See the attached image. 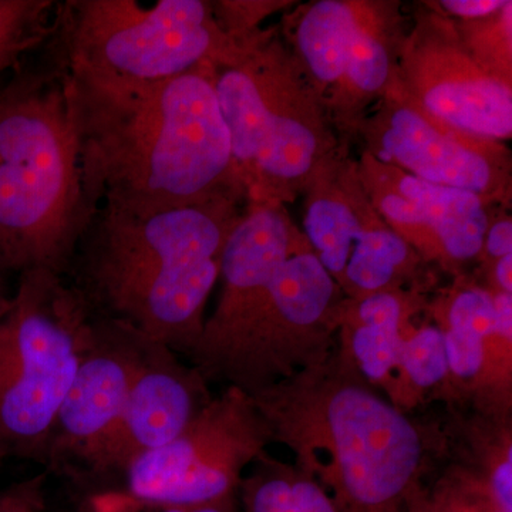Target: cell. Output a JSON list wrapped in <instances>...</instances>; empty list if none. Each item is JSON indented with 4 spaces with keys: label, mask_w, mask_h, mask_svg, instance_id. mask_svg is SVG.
<instances>
[{
    "label": "cell",
    "mask_w": 512,
    "mask_h": 512,
    "mask_svg": "<svg viewBox=\"0 0 512 512\" xmlns=\"http://www.w3.org/2000/svg\"><path fill=\"white\" fill-rule=\"evenodd\" d=\"M62 62L92 214L103 202L150 211L224 197L248 200L215 90V66L143 82Z\"/></svg>",
    "instance_id": "obj_1"
},
{
    "label": "cell",
    "mask_w": 512,
    "mask_h": 512,
    "mask_svg": "<svg viewBox=\"0 0 512 512\" xmlns=\"http://www.w3.org/2000/svg\"><path fill=\"white\" fill-rule=\"evenodd\" d=\"M241 198L131 210L103 202L77 242L64 278L94 318L114 320L187 359L220 281Z\"/></svg>",
    "instance_id": "obj_2"
},
{
    "label": "cell",
    "mask_w": 512,
    "mask_h": 512,
    "mask_svg": "<svg viewBox=\"0 0 512 512\" xmlns=\"http://www.w3.org/2000/svg\"><path fill=\"white\" fill-rule=\"evenodd\" d=\"M251 397V396H249ZM271 433L338 512H407L444 434L376 390L336 342L325 362L252 397Z\"/></svg>",
    "instance_id": "obj_3"
},
{
    "label": "cell",
    "mask_w": 512,
    "mask_h": 512,
    "mask_svg": "<svg viewBox=\"0 0 512 512\" xmlns=\"http://www.w3.org/2000/svg\"><path fill=\"white\" fill-rule=\"evenodd\" d=\"M92 217L63 62L46 42L43 63L0 92V268L64 276Z\"/></svg>",
    "instance_id": "obj_4"
},
{
    "label": "cell",
    "mask_w": 512,
    "mask_h": 512,
    "mask_svg": "<svg viewBox=\"0 0 512 512\" xmlns=\"http://www.w3.org/2000/svg\"><path fill=\"white\" fill-rule=\"evenodd\" d=\"M215 90L248 201H281L335 157L328 113L276 40L255 33L215 66Z\"/></svg>",
    "instance_id": "obj_5"
},
{
    "label": "cell",
    "mask_w": 512,
    "mask_h": 512,
    "mask_svg": "<svg viewBox=\"0 0 512 512\" xmlns=\"http://www.w3.org/2000/svg\"><path fill=\"white\" fill-rule=\"evenodd\" d=\"M92 330V312L63 275L49 269L19 274L0 311V460L43 467Z\"/></svg>",
    "instance_id": "obj_6"
},
{
    "label": "cell",
    "mask_w": 512,
    "mask_h": 512,
    "mask_svg": "<svg viewBox=\"0 0 512 512\" xmlns=\"http://www.w3.org/2000/svg\"><path fill=\"white\" fill-rule=\"evenodd\" d=\"M249 37L228 35L204 0H66L49 43L67 64L156 82L228 63Z\"/></svg>",
    "instance_id": "obj_7"
},
{
    "label": "cell",
    "mask_w": 512,
    "mask_h": 512,
    "mask_svg": "<svg viewBox=\"0 0 512 512\" xmlns=\"http://www.w3.org/2000/svg\"><path fill=\"white\" fill-rule=\"evenodd\" d=\"M345 301L303 238L210 384L254 397L325 362L338 339Z\"/></svg>",
    "instance_id": "obj_8"
},
{
    "label": "cell",
    "mask_w": 512,
    "mask_h": 512,
    "mask_svg": "<svg viewBox=\"0 0 512 512\" xmlns=\"http://www.w3.org/2000/svg\"><path fill=\"white\" fill-rule=\"evenodd\" d=\"M271 443L252 397L224 387L174 440L136 458L116 488L151 504L194 505L235 497L248 468Z\"/></svg>",
    "instance_id": "obj_9"
},
{
    "label": "cell",
    "mask_w": 512,
    "mask_h": 512,
    "mask_svg": "<svg viewBox=\"0 0 512 512\" xmlns=\"http://www.w3.org/2000/svg\"><path fill=\"white\" fill-rule=\"evenodd\" d=\"M393 6L319 0L293 22L296 62L328 116L359 124L396 83L403 40Z\"/></svg>",
    "instance_id": "obj_10"
},
{
    "label": "cell",
    "mask_w": 512,
    "mask_h": 512,
    "mask_svg": "<svg viewBox=\"0 0 512 512\" xmlns=\"http://www.w3.org/2000/svg\"><path fill=\"white\" fill-rule=\"evenodd\" d=\"M306 190L303 234L343 295L360 301L403 289L417 252L376 210L356 165L330 158Z\"/></svg>",
    "instance_id": "obj_11"
},
{
    "label": "cell",
    "mask_w": 512,
    "mask_h": 512,
    "mask_svg": "<svg viewBox=\"0 0 512 512\" xmlns=\"http://www.w3.org/2000/svg\"><path fill=\"white\" fill-rule=\"evenodd\" d=\"M396 89L444 126L488 140L512 136L511 80L478 62L461 33L439 16L403 40Z\"/></svg>",
    "instance_id": "obj_12"
},
{
    "label": "cell",
    "mask_w": 512,
    "mask_h": 512,
    "mask_svg": "<svg viewBox=\"0 0 512 512\" xmlns=\"http://www.w3.org/2000/svg\"><path fill=\"white\" fill-rule=\"evenodd\" d=\"M147 336L114 320L94 318L72 386L47 441L43 468L82 490L104 441L116 429L143 357Z\"/></svg>",
    "instance_id": "obj_13"
},
{
    "label": "cell",
    "mask_w": 512,
    "mask_h": 512,
    "mask_svg": "<svg viewBox=\"0 0 512 512\" xmlns=\"http://www.w3.org/2000/svg\"><path fill=\"white\" fill-rule=\"evenodd\" d=\"M370 156L429 183L460 188L483 200L507 188V154L494 140L460 133L431 119L393 86L362 121Z\"/></svg>",
    "instance_id": "obj_14"
},
{
    "label": "cell",
    "mask_w": 512,
    "mask_h": 512,
    "mask_svg": "<svg viewBox=\"0 0 512 512\" xmlns=\"http://www.w3.org/2000/svg\"><path fill=\"white\" fill-rule=\"evenodd\" d=\"M303 238L279 202L249 201L222 252L220 298L187 357L208 383Z\"/></svg>",
    "instance_id": "obj_15"
},
{
    "label": "cell",
    "mask_w": 512,
    "mask_h": 512,
    "mask_svg": "<svg viewBox=\"0 0 512 512\" xmlns=\"http://www.w3.org/2000/svg\"><path fill=\"white\" fill-rule=\"evenodd\" d=\"M210 386L183 356L146 338L123 414L83 493L113 487L136 458L174 440L214 399Z\"/></svg>",
    "instance_id": "obj_16"
},
{
    "label": "cell",
    "mask_w": 512,
    "mask_h": 512,
    "mask_svg": "<svg viewBox=\"0 0 512 512\" xmlns=\"http://www.w3.org/2000/svg\"><path fill=\"white\" fill-rule=\"evenodd\" d=\"M356 170L376 210L414 251L447 268L483 254L490 218L480 195L420 180L367 153Z\"/></svg>",
    "instance_id": "obj_17"
},
{
    "label": "cell",
    "mask_w": 512,
    "mask_h": 512,
    "mask_svg": "<svg viewBox=\"0 0 512 512\" xmlns=\"http://www.w3.org/2000/svg\"><path fill=\"white\" fill-rule=\"evenodd\" d=\"M434 315L446 345L443 399L468 403L487 416L511 417L512 332L498 328L494 292L461 286Z\"/></svg>",
    "instance_id": "obj_18"
},
{
    "label": "cell",
    "mask_w": 512,
    "mask_h": 512,
    "mask_svg": "<svg viewBox=\"0 0 512 512\" xmlns=\"http://www.w3.org/2000/svg\"><path fill=\"white\" fill-rule=\"evenodd\" d=\"M419 303L404 289L373 293L360 301L346 298L336 339L360 375L407 414L420 407L403 369L404 342Z\"/></svg>",
    "instance_id": "obj_19"
},
{
    "label": "cell",
    "mask_w": 512,
    "mask_h": 512,
    "mask_svg": "<svg viewBox=\"0 0 512 512\" xmlns=\"http://www.w3.org/2000/svg\"><path fill=\"white\" fill-rule=\"evenodd\" d=\"M238 501L242 512H338L318 481L268 451L248 468Z\"/></svg>",
    "instance_id": "obj_20"
},
{
    "label": "cell",
    "mask_w": 512,
    "mask_h": 512,
    "mask_svg": "<svg viewBox=\"0 0 512 512\" xmlns=\"http://www.w3.org/2000/svg\"><path fill=\"white\" fill-rule=\"evenodd\" d=\"M407 512H511L495 497L488 478L474 468L450 464L443 476L427 487L423 483L407 500Z\"/></svg>",
    "instance_id": "obj_21"
},
{
    "label": "cell",
    "mask_w": 512,
    "mask_h": 512,
    "mask_svg": "<svg viewBox=\"0 0 512 512\" xmlns=\"http://www.w3.org/2000/svg\"><path fill=\"white\" fill-rule=\"evenodd\" d=\"M56 6L53 0H0V77L47 42Z\"/></svg>",
    "instance_id": "obj_22"
},
{
    "label": "cell",
    "mask_w": 512,
    "mask_h": 512,
    "mask_svg": "<svg viewBox=\"0 0 512 512\" xmlns=\"http://www.w3.org/2000/svg\"><path fill=\"white\" fill-rule=\"evenodd\" d=\"M403 369L420 406L443 399L448 365L439 326L413 325L404 342Z\"/></svg>",
    "instance_id": "obj_23"
},
{
    "label": "cell",
    "mask_w": 512,
    "mask_h": 512,
    "mask_svg": "<svg viewBox=\"0 0 512 512\" xmlns=\"http://www.w3.org/2000/svg\"><path fill=\"white\" fill-rule=\"evenodd\" d=\"M46 471L0 488V512H45Z\"/></svg>",
    "instance_id": "obj_24"
},
{
    "label": "cell",
    "mask_w": 512,
    "mask_h": 512,
    "mask_svg": "<svg viewBox=\"0 0 512 512\" xmlns=\"http://www.w3.org/2000/svg\"><path fill=\"white\" fill-rule=\"evenodd\" d=\"M117 490H119L121 501H123L127 512H242L239 507L238 495L220 501H212V503L167 505L143 503V501L134 500L120 488Z\"/></svg>",
    "instance_id": "obj_25"
},
{
    "label": "cell",
    "mask_w": 512,
    "mask_h": 512,
    "mask_svg": "<svg viewBox=\"0 0 512 512\" xmlns=\"http://www.w3.org/2000/svg\"><path fill=\"white\" fill-rule=\"evenodd\" d=\"M508 0H444L440 8L456 18L480 20L490 18L507 5Z\"/></svg>",
    "instance_id": "obj_26"
},
{
    "label": "cell",
    "mask_w": 512,
    "mask_h": 512,
    "mask_svg": "<svg viewBox=\"0 0 512 512\" xmlns=\"http://www.w3.org/2000/svg\"><path fill=\"white\" fill-rule=\"evenodd\" d=\"M485 254L491 261L512 255V222L510 218L490 224L485 234Z\"/></svg>",
    "instance_id": "obj_27"
},
{
    "label": "cell",
    "mask_w": 512,
    "mask_h": 512,
    "mask_svg": "<svg viewBox=\"0 0 512 512\" xmlns=\"http://www.w3.org/2000/svg\"><path fill=\"white\" fill-rule=\"evenodd\" d=\"M76 512H127L117 488L87 491L80 497Z\"/></svg>",
    "instance_id": "obj_28"
},
{
    "label": "cell",
    "mask_w": 512,
    "mask_h": 512,
    "mask_svg": "<svg viewBox=\"0 0 512 512\" xmlns=\"http://www.w3.org/2000/svg\"><path fill=\"white\" fill-rule=\"evenodd\" d=\"M493 281L491 291L512 293V255L494 261Z\"/></svg>",
    "instance_id": "obj_29"
},
{
    "label": "cell",
    "mask_w": 512,
    "mask_h": 512,
    "mask_svg": "<svg viewBox=\"0 0 512 512\" xmlns=\"http://www.w3.org/2000/svg\"><path fill=\"white\" fill-rule=\"evenodd\" d=\"M10 295H12V293H9L8 288H6V272L0 268V311L5 308Z\"/></svg>",
    "instance_id": "obj_30"
}]
</instances>
